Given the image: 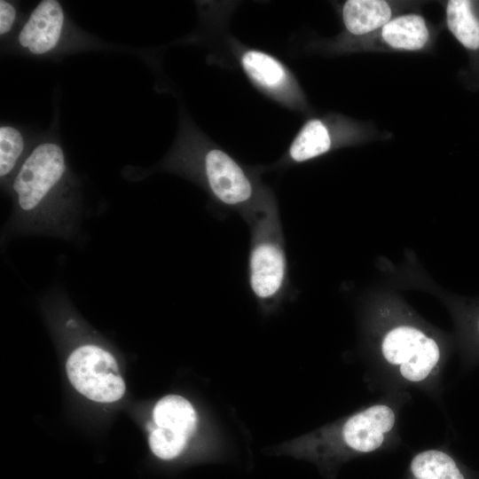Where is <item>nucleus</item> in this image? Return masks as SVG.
<instances>
[{
    "label": "nucleus",
    "instance_id": "f257e3e1",
    "mask_svg": "<svg viewBox=\"0 0 479 479\" xmlns=\"http://www.w3.org/2000/svg\"><path fill=\"white\" fill-rule=\"evenodd\" d=\"M80 182L57 137L36 139L9 188L20 229L68 236L80 206Z\"/></svg>",
    "mask_w": 479,
    "mask_h": 479
},
{
    "label": "nucleus",
    "instance_id": "f03ea898",
    "mask_svg": "<svg viewBox=\"0 0 479 479\" xmlns=\"http://www.w3.org/2000/svg\"><path fill=\"white\" fill-rule=\"evenodd\" d=\"M165 167L200 183L217 202L238 211L248 224L274 204L226 152L203 148L194 139L180 141Z\"/></svg>",
    "mask_w": 479,
    "mask_h": 479
},
{
    "label": "nucleus",
    "instance_id": "7ed1b4c3",
    "mask_svg": "<svg viewBox=\"0 0 479 479\" xmlns=\"http://www.w3.org/2000/svg\"><path fill=\"white\" fill-rule=\"evenodd\" d=\"M248 283L262 302L279 299L287 287L288 269L281 223L274 204L250 224Z\"/></svg>",
    "mask_w": 479,
    "mask_h": 479
},
{
    "label": "nucleus",
    "instance_id": "20e7f679",
    "mask_svg": "<svg viewBox=\"0 0 479 479\" xmlns=\"http://www.w3.org/2000/svg\"><path fill=\"white\" fill-rule=\"evenodd\" d=\"M14 43L20 51L35 57H53L102 45L75 26L57 0L39 2L20 27Z\"/></svg>",
    "mask_w": 479,
    "mask_h": 479
},
{
    "label": "nucleus",
    "instance_id": "39448f33",
    "mask_svg": "<svg viewBox=\"0 0 479 479\" xmlns=\"http://www.w3.org/2000/svg\"><path fill=\"white\" fill-rule=\"evenodd\" d=\"M381 351L388 365L411 383L429 379L441 360V350L435 339L410 325L389 329L382 337Z\"/></svg>",
    "mask_w": 479,
    "mask_h": 479
},
{
    "label": "nucleus",
    "instance_id": "423d86ee",
    "mask_svg": "<svg viewBox=\"0 0 479 479\" xmlns=\"http://www.w3.org/2000/svg\"><path fill=\"white\" fill-rule=\"evenodd\" d=\"M67 373L75 389L95 402H115L125 392L114 357L97 345L76 348L67 358Z\"/></svg>",
    "mask_w": 479,
    "mask_h": 479
},
{
    "label": "nucleus",
    "instance_id": "0eeeda50",
    "mask_svg": "<svg viewBox=\"0 0 479 479\" xmlns=\"http://www.w3.org/2000/svg\"><path fill=\"white\" fill-rule=\"evenodd\" d=\"M445 15L450 32L475 59L479 69V2L450 0Z\"/></svg>",
    "mask_w": 479,
    "mask_h": 479
},
{
    "label": "nucleus",
    "instance_id": "6e6552de",
    "mask_svg": "<svg viewBox=\"0 0 479 479\" xmlns=\"http://www.w3.org/2000/svg\"><path fill=\"white\" fill-rule=\"evenodd\" d=\"M247 76L263 89L276 95H286L291 88L287 68L271 55L261 51L248 50L240 58Z\"/></svg>",
    "mask_w": 479,
    "mask_h": 479
},
{
    "label": "nucleus",
    "instance_id": "1a4fd4ad",
    "mask_svg": "<svg viewBox=\"0 0 479 479\" xmlns=\"http://www.w3.org/2000/svg\"><path fill=\"white\" fill-rule=\"evenodd\" d=\"M32 139L25 130L12 123L0 126V180L4 190L10 185L33 148Z\"/></svg>",
    "mask_w": 479,
    "mask_h": 479
},
{
    "label": "nucleus",
    "instance_id": "9d476101",
    "mask_svg": "<svg viewBox=\"0 0 479 479\" xmlns=\"http://www.w3.org/2000/svg\"><path fill=\"white\" fill-rule=\"evenodd\" d=\"M391 19V7L382 0H348L342 7L344 26L356 35L381 30Z\"/></svg>",
    "mask_w": 479,
    "mask_h": 479
},
{
    "label": "nucleus",
    "instance_id": "9b49d317",
    "mask_svg": "<svg viewBox=\"0 0 479 479\" xmlns=\"http://www.w3.org/2000/svg\"><path fill=\"white\" fill-rule=\"evenodd\" d=\"M381 40L392 49L419 51L429 40V30L419 14L407 13L392 18L381 29Z\"/></svg>",
    "mask_w": 479,
    "mask_h": 479
},
{
    "label": "nucleus",
    "instance_id": "f8f14e48",
    "mask_svg": "<svg viewBox=\"0 0 479 479\" xmlns=\"http://www.w3.org/2000/svg\"><path fill=\"white\" fill-rule=\"evenodd\" d=\"M153 418L156 427L165 428L190 437L196 429L197 414L185 397L169 395L154 406Z\"/></svg>",
    "mask_w": 479,
    "mask_h": 479
},
{
    "label": "nucleus",
    "instance_id": "ddd939ff",
    "mask_svg": "<svg viewBox=\"0 0 479 479\" xmlns=\"http://www.w3.org/2000/svg\"><path fill=\"white\" fill-rule=\"evenodd\" d=\"M331 145L332 138L325 123L319 119H310L293 140L288 156L294 162H303L326 153Z\"/></svg>",
    "mask_w": 479,
    "mask_h": 479
},
{
    "label": "nucleus",
    "instance_id": "4468645a",
    "mask_svg": "<svg viewBox=\"0 0 479 479\" xmlns=\"http://www.w3.org/2000/svg\"><path fill=\"white\" fill-rule=\"evenodd\" d=\"M409 479H467V477L450 454L439 450H427L412 458Z\"/></svg>",
    "mask_w": 479,
    "mask_h": 479
},
{
    "label": "nucleus",
    "instance_id": "2eb2a0df",
    "mask_svg": "<svg viewBox=\"0 0 479 479\" xmlns=\"http://www.w3.org/2000/svg\"><path fill=\"white\" fill-rule=\"evenodd\" d=\"M189 437L165 428L156 427L149 436L153 453L165 460L177 457L185 448Z\"/></svg>",
    "mask_w": 479,
    "mask_h": 479
},
{
    "label": "nucleus",
    "instance_id": "dca6fc26",
    "mask_svg": "<svg viewBox=\"0 0 479 479\" xmlns=\"http://www.w3.org/2000/svg\"><path fill=\"white\" fill-rule=\"evenodd\" d=\"M19 7L12 1H0V36L2 41L10 36L17 27Z\"/></svg>",
    "mask_w": 479,
    "mask_h": 479
},
{
    "label": "nucleus",
    "instance_id": "f3484780",
    "mask_svg": "<svg viewBox=\"0 0 479 479\" xmlns=\"http://www.w3.org/2000/svg\"><path fill=\"white\" fill-rule=\"evenodd\" d=\"M466 333L469 334L471 355L479 357V308L466 316Z\"/></svg>",
    "mask_w": 479,
    "mask_h": 479
}]
</instances>
